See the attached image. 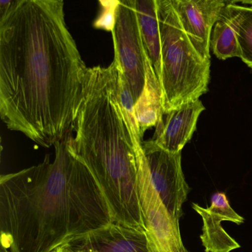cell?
Here are the masks:
<instances>
[{
	"label": "cell",
	"mask_w": 252,
	"mask_h": 252,
	"mask_svg": "<svg viewBox=\"0 0 252 252\" xmlns=\"http://www.w3.org/2000/svg\"><path fill=\"white\" fill-rule=\"evenodd\" d=\"M64 0H27L0 22V115L7 128L53 146L73 132L87 67Z\"/></svg>",
	"instance_id": "obj_1"
},
{
	"label": "cell",
	"mask_w": 252,
	"mask_h": 252,
	"mask_svg": "<svg viewBox=\"0 0 252 252\" xmlns=\"http://www.w3.org/2000/svg\"><path fill=\"white\" fill-rule=\"evenodd\" d=\"M38 165L0 179L1 246L51 252L113 221L103 192L74 149L73 132Z\"/></svg>",
	"instance_id": "obj_2"
},
{
	"label": "cell",
	"mask_w": 252,
	"mask_h": 252,
	"mask_svg": "<svg viewBox=\"0 0 252 252\" xmlns=\"http://www.w3.org/2000/svg\"><path fill=\"white\" fill-rule=\"evenodd\" d=\"M73 131L75 153L97 180L113 221L145 229L136 141L120 100L115 61L87 67Z\"/></svg>",
	"instance_id": "obj_3"
},
{
	"label": "cell",
	"mask_w": 252,
	"mask_h": 252,
	"mask_svg": "<svg viewBox=\"0 0 252 252\" xmlns=\"http://www.w3.org/2000/svg\"><path fill=\"white\" fill-rule=\"evenodd\" d=\"M161 33L163 113L199 100L208 92L211 61L200 56L172 0H155Z\"/></svg>",
	"instance_id": "obj_4"
},
{
	"label": "cell",
	"mask_w": 252,
	"mask_h": 252,
	"mask_svg": "<svg viewBox=\"0 0 252 252\" xmlns=\"http://www.w3.org/2000/svg\"><path fill=\"white\" fill-rule=\"evenodd\" d=\"M120 75L128 85L136 104L146 84V56L139 31L135 0H119L112 31Z\"/></svg>",
	"instance_id": "obj_5"
},
{
	"label": "cell",
	"mask_w": 252,
	"mask_h": 252,
	"mask_svg": "<svg viewBox=\"0 0 252 252\" xmlns=\"http://www.w3.org/2000/svg\"><path fill=\"white\" fill-rule=\"evenodd\" d=\"M141 208L150 252H189L183 246L179 223L169 213L154 188L142 148L136 144Z\"/></svg>",
	"instance_id": "obj_6"
},
{
	"label": "cell",
	"mask_w": 252,
	"mask_h": 252,
	"mask_svg": "<svg viewBox=\"0 0 252 252\" xmlns=\"http://www.w3.org/2000/svg\"><path fill=\"white\" fill-rule=\"evenodd\" d=\"M142 148L151 182L170 216L179 223L183 216V204L191 190L182 170L181 152L166 151L153 139L143 141Z\"/></svg>",
	"instance_id": "obj_7"
},
{
	"label": "cell",
	"mask_w": 252,
	"mask_h": 252,
	"mask_svg": "<svg viewBox=\"0 0 252 252\" xmlns=\"http://www.w3.org/2000/svg\"><path fill=\"white\" fill-rule=\"evenodd\" d=\"M75 252H150L145 229L112 222L67 243Z\"/></svg>",
	"instance_id": "obj_8"
},
{
	"label": "cell",
	"mask_w": 252,
	"mask_h": 252,
	"mask_svg": "<svg viewBox=\"0 0 252 252\" xmlns=\"http://www.w3.org/2000/svg\"><path fill=\"white\" fill-rule=\"evenodd\" d=\"M172 3L200 56L211 60L212 31L227 4L223 0H172Z\"/></svg>",
	"instance_id": "obj_9"
},
{
	"label": "cell",
	"mask_w": 252,
	"mask_h": 252,
	"mask_svg": "<svg viewBox=\"0 0 252 252\" xmlns=\"http://www.w3.org/2000/svg\"><path fill=\"white\" fill-rule=\"evenodd\" d=\"M211 206L204 208L192 204V209L203 220L201 242L206 252H231L241 248V245L230 236L222 226V222L231 221L241 225L245 220L229 204L224 192H216L212 196Z\"/></svg>",
	"instance_id": "obj_10"
},
{
	"label": "cell",
	"mask_w": 252,
	"mask_h": 252,
	"mask_svg": "<svg viewBox=\"0 0 252 252\" xmlns=\"http://www.w3.org/2000/svg\"><path fill=\"white\" fill-rule=\"evenodd\" d=\"M205 109L199 99L163 113L155 126L154 142L170 152H181L185 145L192 139L200 115Z\"/></svg>",
	"instance_id": "obj_11"
},
{
	"label": "cell",
	"mask_w": 252,
	"mask_h": 252,
	"mask_svg": "<svg viewBox=\"0 0 252 252\" xmlns=\"http://www.w3.org/2000/svg\"><path fill=\"white\" fill-rule=\"evenodd\" d=\"M135 7L144 47L161 85L162 60L156 3L155 0H135Z\"/></svg>",
	"instance_id": "obj_12"
},
{
	"label": "cell",
	"mask_w": 252,
	"mask_h": 252,
	"mask_svg": "<svg viewBox=\"0 0 252 252\" xmlns=\"http://www.w3.org/2000/svg\"><path fill=\"white\" fill-rule=\"evenodd\" d=\"M135 115L142 138L147 129L157 126L163 115L161 87L149 61L146 66V84L135 104Z\"/></svg>",
	"instance_id": "obj_13"
},
{
	"label": "cell",
	"mask_w": 252,
	"mask_h": 252,
	"mask_svg": "<svg viewBox=\"0 0 252 252\" xmlns=\"http://www.w3.org/2000/svg\"><path fill=\"white\" fill-rule=\"evenodd\" d=\"M210 47L217 59L226 60L241 58V52L237 37L235 15L230 4H226L218 20L215 24L210 38Z\"/></svg>",
	"instance_id": "obj_14"
},
{
	"label": "cell",
	"mask_w": 252,
	"mask_h": 252,
	"mask_svg": "<svg viewBox=\"0 0 252 252\" xmlns=\"http://www.w3.org/2000/svg\"><path fill=\"white\" fill-rule=\"evenodd\" d=\"M235 12L237 37L241 49V59L252 68V7L230 4Z\"/></svg>",
	"instance_id": "obj_15"
},
{
	"label": "cell",
	"mask_w": 252,
	"mask_h": 252,
	"mask_svg": "<svg viewBox=\"0 0 252 252\" xmlns=\"http://www.w3.org/2000/svg\"><path fill=\"white\" fill-rule=\"evenodd\" d=\"M100 10L97 19L93 22L96 29L111 31L115 22V14L119 4V0H98Z\"/></svg>",
	"instance_id": "obj_16"
},
{
	"label": "cell",
	"mask_w": 252,
	"mask_h": 252,
	"mask_svg": "<svg viewBox=\"0 0 252 252\" xmlns=\"http://www.w3.org/2000/svg\"><path fill=\"white\" fill-rule=\"evenodd\" d=\"M27 0H0V22Z\"/></svg>",
	"instance_id": "obj_17"
},
{
	"label": "cell",
	"mask_w": 252,
	"mask_h": 252,
	"mask_svg": "<svg viewBox=\"0 0 252 252\" xmlns=\"http://www.w3.org/2000/svg\"><path fill=\"white\" fill-rule=\"evenodd\" d=\"M51 252H75L70 247L68 244H62Z\"/></svg>",
	"instance_id": "obj_18"
},
{
	"label": "cell",
	"mask_w": 252,
	"mask_h": 252,
	"mask_svg": "<svg viewBox=\"0 0 252 252\" xmlns=\"http://www.w3.org/2000/svg\"><path fill=\"white\" fill-rule=\"evenodd\" d=\"M226 4H238L242 3L244 4H249L252 7V0H223Z\"/></svg>",
	"instance_id": "obj_19"
},
{
	"label": "cell",
	"mask_w": 252,
	"mask_h": 252,
	"mask_svg": "<svg viewBox=\"0 0 252 252\" xmlns=\"http://www.w3.org/2000/svg\"><path fill=\"white\" fill-rule=\"evenodd\" d=\"M0 252H10V250H8V249L5 248V247H1V248H0Z\"/></svg>",
	"instance_id": "obj_20"
}]
</instances>
